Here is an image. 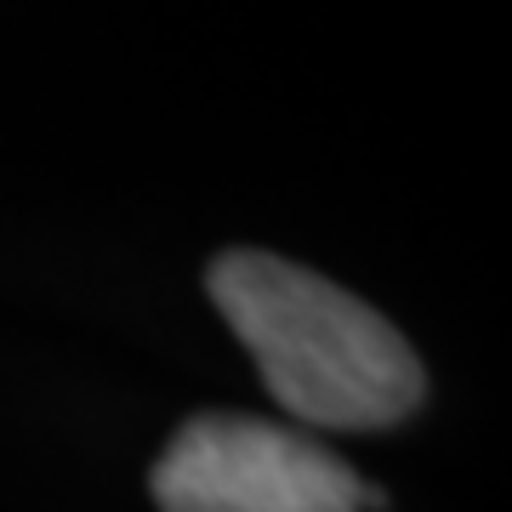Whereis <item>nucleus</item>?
Segmentation results:
<instances>
[{
	"instance_id": "nucleus-1",
	"label": "nucleus",
	"mask_w": 512,
	"mask_h": 512,
	"mask_svg": "<svg viewBox=\"0 0 512 512\" xmlns=\"http://www.w3.org/2000/svg\"><path fill=\"white\" fill-rule=\"evenodd\" d=\"M205 291L296 421L376 433L421 404L427 370L393 319L274 251H222Z\"/></svg>"
},
{
	"instance_id": "nucleus-2",
	"label": "nucleus",
	"mask_w": 512,
	"mask_h": 512,
	"mask_svg": "<svg viewBox=\"0 0 512 512\" xmlns=\"http://www.w3.org/2000/svg\"><path fill=\"white\" fill-rule=\"evenodd\" d=\"M160 512H359L365 478L279 421L205 410L154 461Z\"/></svg>"
}]
</instances>
